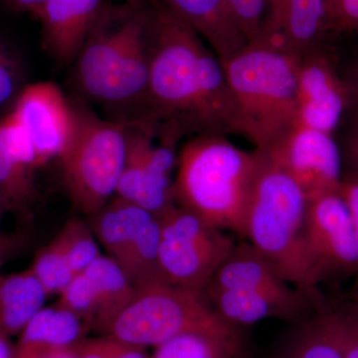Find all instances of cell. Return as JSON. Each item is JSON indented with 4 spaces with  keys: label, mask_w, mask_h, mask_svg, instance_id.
Here are the masks:
<instances>
[{
    "label": "cell",
    "mask_w": 358,
    "mask_h": 358,
    "mask_svg": "<svg viewBox=\"0 0 358 358\" xmlns=\"http://www.w3.org/2000/svg\"><path fill=\"white\" fill-rule=\"evenodd\" d=\"M148 81L136 122L164 143L241 134L223 63L189 26L148 4Z\"/></svg>",
    "instance_id": "1"
},
{
    "label": "cell",
    "mask_w": 358,
    "mask_h": 358,
    "mask_svg": "<svg viewBox=\"0 0 358 358\" xmlns=\"http://www.w3.org/2000/svg\"><path fill=\"white\" fill-rule=\"evenodd\" d=\"M148 30V4L105 6L73 63L75 84L85 99L131 110V121L138 115L147 96Z\"/></svg>",
    "instance_id": "2"
},
{
    "label": "cell",
    "mask_w": 358,
    "mask_h": 358,
    "mask_svg": "<svg viewBox=\"0 0 358 358\" xmlns=\"http://www.w3.org/2000/svg\"><path fill=\"white\" fill-rule=\"evenodd\" d=\"M261 164L226 136L190 138L178 152L174 201L221 230L243 236L245 217Z\"/></svg>",
    "instance_id": "3"
},
{
    "label": "cell",
    "mask_w": 358,
    "mask_h": 358,
    "mask_svg": "<svg viewBox=\"0 0 358 358\" xmlns=\"http://www.w3.org/2000/svg\"><path fill=\"white\" fill-rule=\"evenodd\" d=\"M259 152L260 169L250 197L243 236L289 285L313 296L322 277L306 236L307 195Z\"/></svg>",
    "instance_id": "4"
},
{
    "label": "cell",
    "mask_w": 358,
    "mask_h": 358,
    "mask_svg": "<svg viewBox=\"0 0 358 358\" xmlns=\"http://www.w3.org/2000/svg\"><path fill=\"white\" fill-rule=\"evenodd\" d=\"M296 56L249 42L223 61L241 134L267 150L296 124Z\"/></svg>",
    "instance_id": "5"
},
{
    "label": "cell",
    "mask_w": 358,
    "mask_h": 358,
    "mask_svg": "<svg viewBox=\"0 0 358 358\" xmlns=\"http://www.w3.org/2000/svg\"><path fill=\"white\" fill-rule=\"evenodd\" d=\"M74 107L76 129L58 162L68 199L89 217L115 196L128 152V124Z\"/></svg>",
    "instance_id": "6"
},
{
    "label": "cell",
    "mask_w": 358,
    "mask_h": 358,
    "mask_svg": "<svg viewBox=\"0 0 358 358\" xmlns=\"http://www.w3.org/2000/svg\"><path fill=\"white\" fill-rule=\"evenodd\" d=\"M220 324L226 322L205 292L159 282L136 288L134 300L102 334L155 348L179 334Z\"/></svg>",
    "instance_id": "7"
},
{
    "label": "cell",
    "mask_w": 358,
    "mask_h": 358,
    "mask_svg": "<svg viewBox=\"0 0 358 358\" xmlns=\"http://www.w3.org/2000/svg\"><path fill=\"white\" fill-rule=\"evenodd\" d=\"M160 268L169 284L205 292L235 243L224 230L174 204L159 217Z\"/></svg>",
    "instance_id": "8"
},
{
    "label": "cell",
    "mask_w": 358,
    "mask_h": 358,
    "mask_svg": "<svg viewBox=\"0 0 358 358\" xmlns=\"http://www.w3.org/2000/svg\"><path fill=\"white\" fill-rule=\"evenodd\" d=\"M308 196L336 192L343 178V155L334 134L294 124L267 150H261Z\"/></svg>",
    "instance_id": "9"
},
{
    "label": "cell",
    "mask_w": 358,
    "mask_h": 358,
    "mask_svg": "<svg viewBox=\"0 0 358 358\" xmlns=\"http://www.w3.org/2000/svg\"><path fill=\"white\" fill-rule=\"evenodd\" d=\"M306 236L322 280L358 274V239L350 212L336 192L308 196Z\"/></svg>",
    "instance_id": "10"
},
{
    "label": "cell",
    "mask_w": 358,
    "mask_h": 358,
    "mask_svg": "<svg viewBox=\"0 0 358 358\" xmlns=\"http://www.w3.org/2000/svg\"><path fill=\"white\" fill-rule=\"evenodd\" d=\"M10 110L31 140L40 167L58 159L74 136V103L53 82L24 86Z\"/></svg>",
    "instance_id": "11"
},
{
    "label": "cell",
    "mask_w": 358,
    "mask_h": 358,
    "mask_svg": "<svg viewBox=\"0 0 358 358\" xmlns=\"http://www.w3.org/2000/svg\"><path fill=\"white\" fill-rule=\"evenodd\" d=\"M341 72L324 47L298 58L296 124L334 134L348 114Z\"/></svg>",
    "instance_id": "12"
},
{
    "label": "cell",
    "mask_w": 358,
    "mask_h": 358,
    "mask_svg": "<svg viewBox=\"0 0 358 358\" xmlns=\"http://www.w3.org/2000/svg\"><path fill=\"white\" fill-rule=\"evenodd\" d=\"M329 32L324 0H268L256 41L300 57L322 47Z\"/></svg>",
    "instance_id": "13"
},
{
    "label": "cell",
    "mask_w": 358,
    "mask_h": 358,
    "mask_svg": "<svg viewBox=\"0 0 358 358\" xmlns=\"http://www.w3.org/2000/svg\"><path fill=\"white\" fill-rule=\"evenodd\" d=\"M40 169L27 134L13 124L0 122V195L9 213L30 220L41 201L36 183Z\"/></svg>",
    "instance_id": "14"
},
{
    "label": "cell",
    "mask_w": 358,
    "mask_h": 358,
    "mask_svg": "<svg viewBox=\"0 0 358 358\" xmlns=\"http://www.w3.org/2000/svg\"><path fill=\"white\" fill-rule=\"evenodd\" d=\"M105 6V0H47L34 14L44 48L59 63L73 64Z\"/></svg>",
    "instance_id": "15"
},
{
    "label": "cell",
    "mask_w": 358,
    "mask_h": 358,
    "mask_svg": "<svg viewBox=\"0 0 358 358\" xmlns=\"http://www.w3.org/2000/svg\"><path fill=\"white\" fill-rule=\"evenodd\" d=\"M127 124L128 152L115 196L160 216L174 204V180L157 173L148 162L147 147L152 133L138 124Z\"/></svg>",
    "instance_id": "16"
},
{
    "label": "cell",
    "mask_w": 358,
    "mask_h": 358,
    "mask_svg": "<svg viewBox=\"0 0 358 358\" xmlns=\"http://www.w3.org/2000/svg\"><path fill=\"white\" fill-rule=\"evenodd\" d=\"M205 293L219 317L236 329L268 319L301 320L310 298L303 292L278 296L252 289H209Z\"/></svg>",
    "instance_id": "17"
},
{
    "label": "cell",
    "mask_w": 358,
    "mask_h": 358,
    "mask_svg": "<svg viewBox=\"0 0 358 358\" xmlns=\"http://www.w3.org/2000/svg\"><path fill=\"white\" fill-rule=\"evenodd\" d=\"M194 30L221 62L248 43L230 13L226 0H147Z\"/></svg>",
    "instance_id": "18"
},
{
    "label": "cell",
    "mask_w": 358,
    "mask_h": 358,
    "mask_svg": "<svg viewBox=\"0 0 358 358\" xmlns=\"http://www.w3.org/2000/svg\"><path fill=\"white\" fill-rule=\"evenodd\" d=\"M90 327L70 310L54 303L37 313L18 334L15 358H42L70 350L86 336Z\"/></svg>",
    "instance_id": "19"
},
{
    "label": "cell",
    "mask_w": 358,
    "mask_h": 358,
    "mask_svg": "<svg viewBox=\"0 0 358 358\" xmlns=\"http://www.w3.org/2000/svg\"><path fill=\"white\" fill-rule=\"evenodd\" d=\"M209 289H252L278 296L301 292L289 285L249 242L235 245L212 278Z\"/></svg>",
    "instance_id": "20"
},
{
    "label": "cell",
    "mask_w": 358,
    "mask_h": 358,
    "mask_svg": "<svg viewBox=\"0 0 358 358\" xmlns=\"http://www.w3.org/2000/svg\"><path fill=\"white\" fill-rule=\"evenodd\" d=\"M154 216L138 205L114 196L87 220L107 256L120 265L143 226Z\"/></svg>",
    "instance_id": "21"
},
{
    "label": "cell",
    "mask_w": 358,
    "mask_h": 358,
    "mask_svg": "<svg viewBox=\"0 0 358 358\" xmlns=\"http://www.w3.org/2000/svg\"><path fill=\"white\" fill-rule=\"evenodd\" d=\"M48 298L29 268L0 275V336H18Z\"/></svg>",
    "instance_id": "22"
},
{
    "label": "cell",
    "mask_w": 358,
    "mask_h": 358,
    "mask_svg": "<svg viewBox=\"0 0 358 358\" xmlns=\"http://www.w3.org/2000/svg\"><path fill=\"white\" fill-rule=\"evenodd\" d=\"M96 300L94 329L101 333L124 310L136 294V286L114 259L101 256L85 272Z\"/></svg>",
    "instance_id": "23"
},
{
    "label": "cell",
    "mask_w": 358,
    "mask_h": 358,
    "mask_svg": "<svg viewBox=\"0 0 358 358\" xmlns=\"http://www.w3.org/2000/svg\"><path fill=\"white\" fill-rule=\"evenodd\" d=\"M239 331L227 324L179 334L155 348L152 358H236Z\"/></svg>",
    "instance_id": "24"
},
{
    "label": "cell",
    "mask_w": 358,
    "mask_h": 358,
    "mask_svg": "<svg viewBox=\"0 0 358 358\" xmlns=\"http://www.w3.org/2000/svg\"><path fill=\"white\" fill-rule=\"evenodd\" d=\"M278 358H343L336 312L320 313L301 322Z\"/></svg>",
    "instance_id": "25"
},
{
    "label": "cell",
    "mask_w": 358,
    "mask_h": 358,
    "mask_svg": "<svg viewBox=\"0 0 358 358\" xmlns=\"http://www.w3.org/2000/svg\"><path fill=\"white\" fill-rule=\"evenodd\" d=\"M160 241L162 224L159 217L154 216L143 226L120 264L136 288L166 282L160 268Z\"/></svg>",
    "instance_id": "26"
},
{
    "label": "cell",
    "mask_w": 358,
    "mask_h": 358,
    "mask_svg": "<svg viewBox=\"0 0 358 358\" xmlns=\"http://www.w3.org/2000/svg\"><path fill=\"white\" fill-rule=\"evenodd\" d=\"M75 275L81 274L99 257L100 243L86 219L71 218L55 236Z\"/></svg>",
    "instance_id": "27"
},
{
    "label": "cell",
    "mask_w": 358,
    "mask_h": 358,
    "mask_svg": "<svg viewBox=\"0 0 358 358\" xmlns=\"http://www.w3.org/2000/svg\"><path fill=\"white\" fill-rule=\"evenodd\" d=\"M29 270L37 278L48 296L52 294L60 296L75 277L55 237L38 250Z\"/></svg>",
    "instance_id": "28"
},
{
    "label": "cell",
    "mask_w": 358,
    "mask_h": 358,
    "mask_svg": "<svg viewBox=\"0 0 358 358\" xmlns=\"http://www.w3.org/2000/svg\"><path fill=\"white\" fill-rule=\"evenodd\" d=\"M76 358H152L148 348L103 334L85 336L70 348Z\"/></svg>",
    "instance_id": "29"
},
{
    "label": "cell",
    "mask_w": 358,
    "mask_h": 358,
    "mask_svg": "<svg viewBox=\"0 0 358 358\" xmlns=\"http://www.w3.org/2000/svg\"><path fill=\"white\" fill-rule=\"evenodd\" d=\"M55 305L75 313L90 329H94L96 317V294L93 285L84 273L75 275L59 296Z\"/></svg>",
    "instance_id": "30"
},
{
    "label": "cell",
    "mask_w": 358,
    "mask_h": 358,
    "mask_svg": "<svg viewBox=\"0 0 358 358\" xmlns=\"http://www.w3.org/2000/svg\"><path fill=\"white\" fill-rule=\"evenodd\" d=\"M22 64L15 52L0 39V110L13 108L24 88Z\"/></svg>",
    "instance_id": "31"
},
{
    "label": "cell",
    "mask_w": 358,
    "mask_h": 358,
    "mask_svg": "<svg viewBox=\"0 0 358 358\" xmlns=\"http://www.w3.org/2000/svg\"><path fill=\"white\" fill-rule=\"evenodd\" d=\"M343 358H358V306L350 310L336 312Z\"/></svg>",
    "instance_id": "32"
},
{
    "label": "cell",
    "mask_w": 358,
    "mask_h": 358,
    "mask_svg": "<svg viewBox=\"0 0 358 358\" xmlns=\"http://www.w3.org/2000/svg\"><path fill=\"white\" fill-rule=\"evenodd\" d=\"M331 32L358 35V0H338L331 18Z\"/></svg>",
    "instance_id": "33"
},
{
    "label": "cell",
    "mask_w": 358,
    "mask_h": 358,
    "mask_svg": "<svg viewBox=\"0 0 358 358\" xmlns=\"http://www.w3.org/2000/svg\"><path fill=\"white\" fill-rule=\"evenodd\" d=\"M338 192L350 212L358 239V173L355 171L343 173Z\"/></svg>",
    "instance_id": "34"
},
{
    "label": "cell",
    "mask_w": 358,
    "mask_h": 358,
    "mask_svg": "<svg viewBox=\"0 0 358 358\" xmlns=\"http://www.w3.org/2000/svg\"><path fill=\"white\" fill-rule=\"evenodd\" d=\"M341 72L348 94V114L350 115V119L358 120V56L352 59Z\"/></svg>",
    "instance_id": "35"
},
{
    "label": "cell",
    "mask_w": 358,
    "mask_h": 358,
    "mask_svg": "<svg viewBox=\"0 0 358 358\" xmlns=\"http://www.w3.org/2000/svg\"><path fill=\"white\" fill-rule=\"evenodd\" d=\"M28 238L21 233L0 231V268L22 253Z\"/></svg>",
    "instance_id": "36"
},
{
    "label": "cell",
    "mask_w": 358,
    "mask_h": 358,
    "mask_svg": "<svg viewBox=\"0 0 358 358\" xmlns=\"http://www.w3.org/2000/svg\"><path fill=\"white\" fill-rule=\"evenodd\" d=\"M341 150L343 162L348 166V171L358 173V120L350 121L346 131L343 148Z\"/></svg>",
    "instance_id": "37"
},
{
    "label": "cell",
    "mask_w": 358,
    "mask_h": 358,
    "mask_svg": "<svg viewBox=\"0 0 358 358\" xmlns=\"http://www.w3.org/2000/svg\"><path fill=\"white\" fill-rule=\"evenodd\" d=\"M9 8L18 13H31L33 15L41 8L47 0H4Z\"/></svg>",
    "instance_id": "38"
},
{
    "label": "cell",
    "mask_w": 358,
    "mask_h": 358,
    "mask_svg": "<svg viewBox=\"0 0 358 358\" xmlns=\"http://www.w3.org/2000/svg\"><path fill=\"white\" fill-rule=\"evenodd\" d=\"M0 358H15V348L10 338L0 336Z\"/></svg>",
    "instance_id": "39"
},
{
    "label": "cell",
    "mask_w": 358,
    "mask_h": 358,
    "mask_svg": "<svg viewBox=\"0 0 358 358\" xmlns=\"http://www.w3.org/2000/svg\"><path fill=\"white\" fill-rule=\"evenodd\" d=\"M42 358H76V357H75L74 353L71 352V350H63L49 353V355H45Z\"/></svg>",
    "instance_id": "40"
},
{
    "label": "cell",
    "mask_w": 358,
    "mask_h": 358,
    "mask_svg": "<svg viewBox=\"0 0 358 358\" xmlns=\"http://www.w3.org/2000/svg\"><path fill=\"white\" fill-rule=\"evenodd\" d=\"M7 213H9L8 208H7L6 202H4L1 195H0V231H1L2 221H3Z\"/></svg>",
    "instance_id": "41"
},
{
    "label": "cell",
    "mask_w": 358,
    "mask_h": 358,
    "mask_svg": "<svg viewBox=\"0 0 358 358\" xmlns=\"http://www.w3.org/2000/svg\"><path fill=\"white\" fill-rule=\"evenodd\" d=\"M124 2L134 6H145L148 4L147 0H124Z\"/></svg>",
    "instance_id": "42"
},
{
    "label": "cell",
    "mask_w": 358,
    "mask_h": 358,
    "mask_svg": "<svg viewBox=\"0 0 358 358\" xmlns=\"http://www.w3.org/2000/svg\"><path fill=\"white\" fill-rule=\"evenodd\" d=\"M324 1H326L327 9H329V18H331V14L334 13V6L338 0H324Z\"/></svg>",
    "instance_id": "43"
},
{
    "label": "cell",
    "mask_w": 358,
    "mask_h": 358,
    "mask_svg": "<svg viewBox=\"0 0 358 358\" xmlns=\"http://www.w3.org/2000/svg\"><path fill=\"white\" fill-rule=\"evenodd\" d=\"M226 2H227V0H226Z\"/></svg>",
    "instance_id": "44"
}]
</instances>
